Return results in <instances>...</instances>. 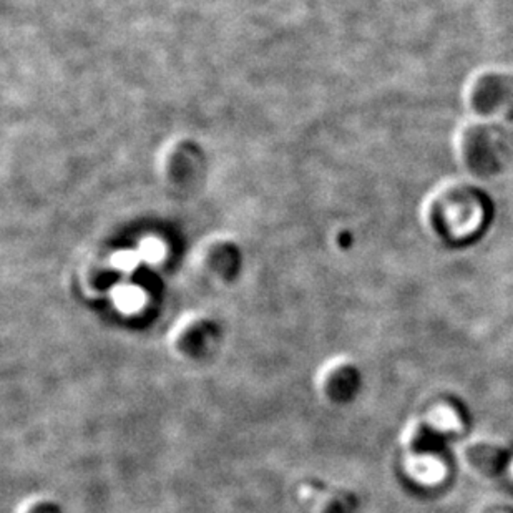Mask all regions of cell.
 Wrapping results in <instances>:
<instances>
[{"mask_svg": "<svg viewBox=\"0 0 513 513\" xmlns=\"http://www.w3.org/2000/svg\"><path fill=\"white\" fill-rule=\"evenodd\" d=\"M457 149L472 175L492 178L504 169L508 153L507 135L500 123L477 118L458 130Z\"/></svg>", "mask_w": 513, "mask_h": 513, "instance_id": "1", "label": "cell"}, {"mask_svg": "<svg viewBox=\"0 0 513 513\" xmlns=\"http://www.w3.org/2000/svg\"><path fill=\"white\" fill-rule=\"evenodd\" d=\"M467 103L477 118L505 122L513 118V72H482L467 85Z\"/></svg>", "mask_w": 513, "mask_h": 513, "instance_id": "2", "label": "cell"}]
</instances>
